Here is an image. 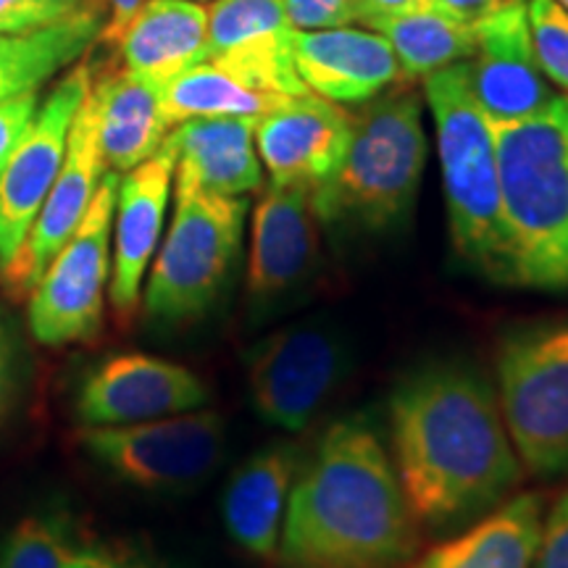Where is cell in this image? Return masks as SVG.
<instances>
[{
    "label": "cell",
    "mask_w": 568,
    "mask_h": 568,
    "mask_svg": "<svg viewBox=\"0 0 568 568\" xmlns=\"http://www.w3.org/2000/svg\"><path fill=\"white\" fill-rule=\"evenodd\" d=\"M77 443L134 487L180 493L209 479L224 458L226 426L219 414L197 408L130 426H84Z\"/></svg>",
    "instance_id": "9"
},
{
    "label": "cell",
    "mask_w": 568,
    "mask_h": 568,
    "mask_svg": "<svg viewBox=\"0 0 568 568\" xmlns=\"http://www.w3.org/2000/svg\"><path fill=\"white\" fill-rule=\"evenodd\" d=\"M500 169L510 287L568 290V98L516 122H489Z\"/></svg>",
    "instance_id": "3"
},
{
    "label": "cell",
    "mask_w": 568,
    "mask_h": 568,
    "mask_svg": "<svg viewBox=\"0 0 568 568\" xmlns=\"http://www.w3.org/2000/svg\"><path fill=\"white\" fill-rule=\"evenodd\" d=\"M38 90L21 92V95L0 101V169L6 166L11 153L17 151L19 142L24 140V134L30 132L34 116H38Z\"/></svg>",
    "instance_id": "32"
},
{
    "label": "cell",
    "mask_w": 568,
    "mask_h": 568,
    "mask_svg": "<svg viewBox=\"0 0 568 568\" xmlns=\"http://www.w3.org/2000/svg\"><path fill=\"white\" fill-rule=\"evenodd\" d=\"M293 30H335L361 21V0H280Z\"/></svg>",
    "instance_id": "31"
},
{
    "label": "cell",
    "mask_w": 568,
    "mask_h": 568,
    "mask_svg": "<svg viewBox=\"0 0 568 568\" xmlns=\"http://www.w3.org/2000/svg\"><path fill=\"white\" fill-rule=\"evenodd\" d=\"M116 48L124 69L169 82L209 55V9L195 0H145Z\"/></svg>",
    "instance_id": "22"
},
{
    "label": "cell",
    "mask_w": 568,
    "mask_h": 568,
    "mask_svg": "<svg viewBox=\"0 0 568 568\" xmlns=\"http://www.w3.org/2000/svg\"><path fill=\"white\" fill-rule=\"evenodd\" d=\"M535 568H568V493L542 518Z\"/></svg>",
    "instance_id": "33"
},
{
    "label": "cell",
    "mask_w": 568,
    "mask_h": 568,
    "mask_svg": "<svg viewBox=\"0 0 568 568\" xmlns=\"http://www.w3.org/2000/svg\"><path fill=\"white\" fill-rule=\"evenodd\" d=\"M176 155L163 142L161 151L119 176L116 209H113V266L109 301L119 322L134 316L140 305V287L145 268L159 251L166 219Z\"/></svg>",
    "instance_id": "17"
},
{
    "label": "cell",
    "mask_w": 568,
    "mask_h": 568,
    "mask_svg": "<svg viewBox=\"0 0 568 568\" xmlns=\"http://www.w3.org/2000/svg\"><path fill=\"white\" fill-rule=\"evenodd\" d=\"M103 176L105 161L101 140H98V111L92 92H88L80 111H77L74 124H71L67 159H63L51 193H48L13 258L0 264V284H3L6 295L24 297L32 293L53 255L67 245V240L80 226Z\"/></svg>",
    "instance_id": "12"
},
{
    "label": "cell",
    "mask_w": 568,
    "mask_h": 568,
    "mask_svg": "<svg viewBox=\"0 0 568 568\" xmlns=\"http://www.w3.org/2000/svg\"><path fill=\"white\" fill-rule=\"evenodd\" d=\"M301 471V450L293 443H274L255 453L232 474L224 489L222 514L226 531L258 560H276L290 493Z\"/></svg>",
    "instance_id": "19"
},
{
    "label": "cell",
    "mask_w": 568,
    "mask_h": 568,
    "mask_svg": "<svg viewBox=\"0 0 568 568\" xmlns=\"http://www.w3.org/2000/svg\"><path fill=\"white\" fill-rule=\"evenodd\" d=\"M556 3L560 6V9H566V11H568V0H556Z\"/></svg>",
    "instance_id": "39"
},
{
    "label": "cell",
    "mask_w": 568,
    "mask_h": 568,
    "mask_svg": "<svg viewBox=\"0 0 568 568\" xmlns=\"http://www.w3.org/2000/svg\"><path fill=\"white\" fill-rule=\"evenodd\" d=\"M174 219L155 253L145 287V316L184 324L209 314L230 282L243 245L247 197L205 193L176 180Z\"/></svg>",
    "instance_id": "6"
},
{
    "label": "cell",
    "mask_w": 568,
    "mask_h": 568,
    "mask_svg": "<svg viewBox=\"0 0 568 568\" xmlns=\"http://www.w3.org/2000/svg\"><path fill=\"white\" fill-rule=\"evenodd\" d=\"M424 6H432V0H361V19H364L366 13L410 11V9H424Z\"/></svg>",
    "instance_id": "38"
},
{
    "label": "cell",
    "mask_w": 568,
    "mask_h": 568,
    "mask_svg": "<svg viewBox=\"0 0 568 568\" xmlns=\"http://www.w3.org/2000/svg\"><path fill=\"white\" fill-rule=\"evenodd\" d=\"M353 138V113L305 92L287 98L255 122L258 159L274 184L318 187L343 163Z\"/></svg>",
    "instance_id": "16"
},
{
    "label": "cell",
    "mask_w": 568,
    "mask_h": 568,
    "mask_svg": "<svg viewBox=\"0 0 568 568\" xmlns=\"http://www.w3.org/2000/svg\"><path fill=\"white\" fill-rule=\"evenodd\" d=\"M353 113V138L337 172L311 190L318 222L389 230L416 201L426 163L422 98L385 90Z\"/></svg>",
    "instance_id": "5"
},
{
    "label": "cell",
    "mask_w": 568,
    "mask_h": 568,
    "mask_svg": "<svg viewBox=\"0 0 568 568\" xmlns=\"http://www.w3.org/2000/svg\"><path fill=\"white\" fill-rule=\"evenodd\" d=\"M245 368L255 414L284 432H303L339 387L347 353L329 326L290 324L258 339Z\"/></svg>",
    "instance_id": "10"
},
{
    "label": "cell",
    "mask_w": 568,
    "mask_h": 568,
    "mask_svg": "<svg viewBox=\"0 0 568 568\" xmlns=\"http://www.w3.org/2000/svg\"><path fill=\"white\" fill-rule=\"evenodd\" d=\"M527 17L545 80L568 98V11L556 0H527Z\"/></svg>",
    "instance_id": "29"
},
{
    "label": "cell",
    "mask_w": 568,
    "mask_h": 568,
    "mask_svg": "<svg viewBox=\"0 0 568 568\" xmlns=\"http://www.w3.org/2000/svg\"><path fill=\"white\" fill-rule=\"evenodd\" d=\"M90 545L77 542L59 516L24 518L0 548V568H88Z\"/></svg>",
    "instance_id": "27"
},
{
    "label": "cell",
    "mask_w": 568,
    "mask_h": 568,
    "mask_svg": "<svg viewBox=\"0 0 568 568\" xmlns=\"http://www.w3.org/2000/svg\"><path fill=\"white\" fill-rule=\"evenodd\" d=\"M318 219L305 184H274L255 203L247 295L255 311H276L318 266Z\"/></svg>",
    "instance_id": "15"
},
{
    "label": "cell",
    "mask_w": 568,
    "mask_h": 568,
    "mask_svg": "<svg viewBox=\"0 0 568 568\" xmlns=\"http://www.w3.org/2000/svg\"><path fill=\"white\" fill-rule=\"evenodd\" d=\"M510 3H521V0H432V6H437L439 11L453 13V17L464 19V21H479L487 13H493L503 6Z\"/></svg>",
    "instance_id": "36"
},
{
    "label": "cell",
    "mask_w": 568,
    "mask_h": 568,
    "mask_svg": "<svg viewBox=\"0 0 568 568\" xmlns=\"http://www.w3.org/2000/svg\"><path fill=\"white\" fill-rule=\"evenodd\" d=\"M293 27L280 0H213L209 9V55L243 51L280 40Z\"/></svg>",
    "instance_id": "28"
},
{
    "label": "cell",
    "mask_w": 568,
    "mask_h": 568,
    "mask_svg": "<svg viewBox=\"0 0 568 568\" xmlns=\"http://www.w3.org/2000/svg\"><path fill=\"white\" fill-rule=\"evenodd\" d=\"M88 568H174L166 560L134 548H92Z\"/></svg>",
    "instance_id": "34"
},
{
    "label": "cell",
    "mask_w": 568,
    "mask_h": 568,
    "mask_svg": "<svg viewBox=\"0 0 568 568\" xmlns=\"http://www.w3.org/2000/svg\"><path fill=\"white\" fill-rule=\"evenodd\" d=\"M95 3L105 11V24L98 40L109 42V45H116V40L122 38L124 27L130 24L134 11H138L145 0H95Z\"/></svg>",
    "instance_id": "35"
},
{
    "label": "cell",
    "mask_w": 568,
    "mask_h": 568,
    "mask_svg": "<svg viewBox=\"0 0 568 568\" xmlns=\"http://www.w3.org/2000/svg\"><path fill=\"white\" fill-rule=\"evenodd\" d=\"M161 95L163 113L172 126L187 119H255L258 122L261 116L287 101V98H274L253 88L232 69L211 59L163 82Z\"/></svg>",
    "instance_id": "26"
},
{
    "label": "cell",
    "mask_w": 568,
    "mask_h": 568,
    "mask_svg": "<svg viewBox=\"0 0 568 568\" xmlns=\"http://www.w3.org/2000/svg\"><path fill=\"white\" fill-rule=\"evenodd\" d=\"M295 71L308 92L339 105H361L403 80L389 42L372 30L290 32Z\"/></svg>",
    "instance_id": "18"
},
{
    "label": "cell",
    "mask_w": 568,
    "mask_h": 568,
    "mask_svg": "<svg viewBox=\"0 0 568 568\" xmlns=\"http://www.w3.org/2000/svg\"><path fill=\"white\" fill-rule=\"evenodd\" d=\"M90 92L98 111L101 153L111 172H132L161 151L172 130L163 113L161 82L138 71L116 69L92 82Z\"/></svg>",
    "instance_id": "21"
},
{
    "label": "cell",
    "mask_w": 568,
    "mask_h": 568,
    "mask_svg": "<svg viewBox=\"0 0 568 568\" xmlns=\"http://www.w3.org/2000/svg\"><path fill=\"white\" fill-rule=\"evenodd\" d=\"M361 24L389 42L406 80H426L439 69L466 61L477 45L471 21L439 11L437 6L366 13Z\"/></svg>",
    "instance_id": "24"
},
{
    "label": "cell",
    "mask_w": 568,
    "mask_h": 568,
    "mask_svg": "<svg viewBox=\"0 0 568 568\" xmlns=\"http://www.w3.org/2000/svg\"><path fill=\"white\" fill-rule=\"evenodd\" d=\"M13 387V351H11V337L6 329L3 314H0V410L9 403Z\"/></svg>",
    "instance_id": "37"
},
{
    "label": "cell",
    "mask_w": 568,
    "mask_h": 568,
    "mask_svg": "<svg viewBox=\"0 0 568 568\" xmlns=\"http://www.w3.org/2000/svg\"><path fill=\"white\" fill-rule=\"evenodd\" d=\"M98 6L95 0H0V34H24L61 24Z\"/></svg>",
    "instance_id": "30"
},
{
    "label": "cell",
    "mask_w": 568,
    "mask_h": 568,
    "mask_svg": "<svg viewBox=\"0 0 568 568\" xmlns=\"http://www.w3.org/2000/svg\"><path fill=\"white\" fill-rule=\"evenodd\" d=\"M195 3H209V0H195Z\"/></svg>",
    "instance_id": "40"
},
{
    "label": "cell",
    "mask_w": 568,
    "mask_h": 568,
    "mask_svg": "<svg viewBox=\"0 0 568 568\" xmlns=\"http://www.w3.org/2000/svg\"><path fill=\"white\" fill-rule=\"evenodd\" d=\"M163 142L176 155V180L205 193L247 197L264 187L255 119H187L174 124Z\"/></svg>",
    "instance_id": "20"
},
{
    "label": "cell",
    "mask_w": 568,
    "mask_h": 568,
    "mask_svg": "<svg viewBox=\"0 0 568 568\" xmlns=\"http://www.w3.org/2000/svg\"><path fill=\"white\" fill-rule=\"evenodd\" d=\"M119 174L105 172L80 226L34 284L30 329L42 345L88 343L101 332L111 282V234Z\"/></svg>",
    "instance_id": "8"
},
{
    "label": "cell",
    "mask_w": 568,
    "mask_h": 568,
    "mask_svg": "<svg viewBox=\"0 0 568 568\" xmlns=\"http://www.w3.org/2000/svg\"><path fill=\"white\" fill-rule=\"evenodd\" d=\"M497 403L521 466L568 471V322L518 329L497 355Z\"/></svg>",
    "instance_id": "7"
},
{
    "label": "cell",
    "mask_w": 568,
    "mask_h": 568,
    "mask_svg": "<svg viewBox=\"0 0 568 568\" xmlns=\"http://www.w3.org/2000/svg\"><path fill=\"white\" fill-rule=\"evenodd\" d=\"M393 466L424 527H456L497 506L521 479L500 403L466 366L418 368L389 400Z\"/></svg>",
    "instance_id": "1"
},
{
    "label": "cell",
    "mask_w": 568,
    "mask_h": 568,
    "mask_svg": "<svg viewBox=\"0 0 568 568\" xmlns=\"http://www.w3.org/2000/svg\"><path fill=\"white\" fill-rule=\"evenodd\" d=\"M539 535L542 500L537 495H518L464 535L426 550L410 568H535Z\"/></svg>",
    "instance_id": "23"
},
{
    "label": "cell",
    "mask_w": 568,
    "mask_h": 568,
    "mask_svg": "<svg viewBox=\"0 0 568 568\" xmlns=\"http://www.w3.org/2000/svg\"><path fill=\"white\" fill-rule=\"evenodd\" d=\"M209 403V387L190 368L145 353L105 358L77 395L84 426H130L190 414Z\"/></svg>",
    "instance_id": "14"
},
{
    "label": "cell",
    "mask_w": 568,
    "mask_h": 568,
    "mask_svg": "<svg viewBox=\"0 0 568 568\" xmlns=\"http://www.w3.org/2000/svg\"><path fill=\"white\" fill-rule=\"evenodd\" d=\"M92 88L90 67H74L38 109V116L0 169V264L13 258L67 159L69 132Z\"/></svg>",
    "instance_id": "11"
},
{
    "label": "cell",
    "mask_w": 568,
    "mask_h": 568,
    "mask_svg": "<svg viewBox=\"0 0 568 568\" xmlns=\"http://www.w3.org/2000/svg\"><path fill=\"white\" fill-rule=\"evenodd\" d=\"M105 11H82L61 24L24 34H0V101L38 90L101 38Z\"/></svg>",
    "instance_id": "25"
},
{
    "label": "cell",
    "mask_w": 568,
    "mask_h": 568,
    "mask_svg": "<svg viewBox=\"0 0 568 568\" xmlns=\"http://www.w3.org/2000/svg\"><path fill=\"white\" fill-rule=\"evenodd\" d=\"M424 95L435 119L453 247L487 280L508 284V243L495 134L468 90L464 61L426 77Z\"/></svg>",
    "instance_id": "4"
},
{
    "label": "cell",
    "mask_w": 568,
    "mask_h": 568,
    "mask_svg": "<svg viewBox=\"0 0 568 568\" xmlns=\"http://www.w3.org/2000/svg\"><path fill=\"white\" fill-rule=\"evenodd\" d=\"M477 45L464 61L474 101L489 122L535 116L556 101L558 92L539 69L527 17V0L503 6L479 21Z\"/></svg>",
    "instance_id": "13"
},
{
    "label": "cell",
    "mask_w": 568,
    "mask_h": 568,
    "mask_svg": "<svg viewBox=\"0 0 568 568\" xmlns=\"http://www.w3.org/2000/svg\"><path fill=\"white\" fill-rule=\"evenodd\" d=\"M418 521L385 445L366 418L324 432L284 510L280 568H410Z\"/></svg>",
    "instance_id": "2"
}]
</instances>
